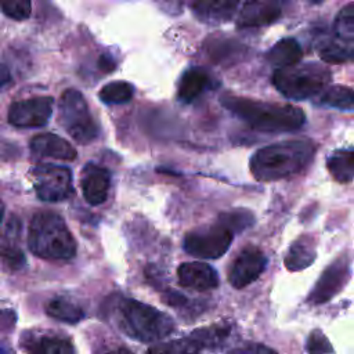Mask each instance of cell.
<instances>
[{"label": "cell", "mask_w": 354, "mask_h": 354, "mask_svg": "<svg viewBox=\"0 0 354 354\" xmlns=\"http://www.w3.org/2000/svg\"><path fill=\"white\" fill-rule=\"evenodd\" d=\"M306 350L308 354H332L333 347L321 330H313L307 339Z\"/></svg>", "instance_id": "1f68e13d"}, {"label": "cell", "mask_w": 354, "mask_h": 354, "mask_svg": "<svg viewBox=\"0 0 354 354\" xmlns=\"http://www.w3.org/2000/svg\"><path fill=\"white\" fill-rule=\"evenodd\" d=\"M354 152L348 149H337L328 156L326 166L333 178L339 183H350L353 180Z\"/></svg>", "instance_id": "44dd1931"}, {"label": "cell", "mask_w": 354, "mask_h": 354, "mask_svg": "<svg viewBox=\"0 0 354 354\" xmlns=\"http://www.w3.org/2000/svg\"><path fill=\"white\" fill-rule=\"evenodd\" d=\"M54 100L51 97H32L15 101L8 108V122L21 129L43 127L48 123L53 113Z\"/></svg>", "instance_id": "9c48e42d"}, {"label": "cell", "mask_w": 354, "mask_h": 354, "mask_svg": "<svg viewBox=\"0 0 354 354\" xmlns=\"http://www.w3.org/2000/svg\"><path fill=\"white\" fill-rule=\"evenodd\" d=\"M218 221L224 224L232 232L242 231L253 224V216L246 210H235L230 213H223L218 217Z\"/></svg>", "instance_id": "f546056e"}, {"label": "cell", "mask_w": 354, "mask_h": 354, "mask_svg": "<svg viewBox=\"0 0 354 354\" xmlns=\"http://www.w3.org/2000/svg\"><path fill=\"white\" fill-rule=\"evenodd\" d=\"M28 246L46 260H68L76 253V242L64 218L55 212H37L29 224Z\"/></svg>", "instance_id": "3957f363"}, {"label": "cell", "mask_w": 354, "mask_h": 354, "mask_svg": "<svg viewBox=\"0 0 354 354\" xmlns=\"http://www.w3.org/2000/svg\"><path fill=\"white\" fill-rule=\"evenodd\" d=\"M353 48L354 43H347L332 36L330 39H326L322 44H319L318 54L326 62L340 64L347 62L353 58Z\"/></svg>", "instance_id": "7402d4cb"}, {"label": "cell", "mask_w": 354, "mask_h": 354, "mask_svg": "<svg viewBox=\"0 0 354 354\" xmlns=\"http://www.w3.org/2000/svg\"><path fill=\"white\" fill-rule=\"evenodd\" d=\"M228 328L224 326H212V328H203L196 329L191 333V337L201 346V347H212L214 344H218L227 335Z\"/></svg>", "instance_id": "83f0119b"}, {"label": "cell", "mask_w": 354, "mask_h": 354, "mask_svg": "<svg viewBox=\"0 0 354 354\" xmlns=\"http://www.w3.org/2000/svg\"><path fill=\"white\" fill-rule=\"evenodd\" d=\"M319 102L328 106H333L342 111H353L354 94L350 87L346 86H332L324 90Z\"/></svg>", "instance_id": "cb8c5ba5"}, {"label": "cell", "mask_w": 354, "mask_h": 354, "mask_svg": "<svg viewBox=\"0 0 354 354\" xmlns=\"http://www.w3.org/2000/svg\"><path fill=\"white\" fill-rule=\"evenodd\" d=\"M100 100L105 104H124L133 97V87L127 82H112L105 84L100 93Z\"/></svg>", "instance_id": "4316f807"}, {"label": "cell", "mask_w": 354, "mask_h": 354, "mask_svg": "<svg viewBox=\"0 0 354 354\" xmlns=\"http://www.w3.org/2000/svg\"><path fill=\"white\" fill-rule=\"evenodd\" d=\"M202 347L189 336L152 346L147 354H198Z\"/></svg>", "instance_id": "484cf974"}, {"label": "cell", "mask_w": 354, "mask_h": 354, "mask_svg": "<svg viewBox=\"0 0 354 354\" xmlns=\"http://www.w3.org/2000/svg\"><path fill=\"white\" fill-rule=\"evenodd\" d=\"M11 83V73L6 65L0 62V93Z\"/></svg>", "instance_id": "8d00e7d4"}, {"label": "cell", "mask_w": 354, "mask_h": 354, "mask_svg": "<svg viewBox=\"0 0 354 354\" xmlns=\"http://www.w3.org/2000/svg\"><path fill=\"white\" fill-rule=\"evenodd\" d=\"M15 313L10 308H0V328L4 330L12 329L15 325Z\"/></svg>", "instance_id": "e575fe53"}, {"label": "cell", "mask_w": 354, "mask_h": 354, "mask_svg": "<svg viewBox=\"0 0 354 354\" xmlns=\"http://www.w3.org/2000/svg\"><path fill=\"white\" fill-rule=\"evenodd\" d=\"M104 354H133V353L129 348H126V347H118V348L109 350V351H106Z\"/></svg>", "instance_id": "f35d334b"}, {"label": "cell", "mask_w": 354, "mask_h": 354, "mask_svg": "<svg viewBox=\"0 0 354 354\" xmlns=\"http://www.w3.org/2000/svg\"><path fill=\"white\" fill-rule=\"evenodd\" d=\"M234 238V232L217 221L214 225L192 231L184 238V250L195 257L217 259L223 256Z\"/></svg>", "instance_id": "ba28073f"}, {"label": "cell", "mask_w": 354, "mask_h": 354, "mask_svg": "<svg viewBox=\"0 0 354 354\" xmlns=\"http://www.w3.org/2000/svg\"><path fill=\"white\" fill-rule=\"evenodd\" d=\"M282 14L281 0H246L238 17L239 28H260L274 24Z\"/></svg>", "instance_id": "7c38bea8"}, {"label": "cell", "mask_w": 354, "mask_h": 354, "mask_svg": "<svg viewBox=\"0 0 354 354\" xmlns=\"http://www.w3.org/2000/svg\"><path fill=\"white\" fill-rule=\"evenodd\" d=\"M163 301L167 303L169 306L171 307H181L184 304H187V297L183 296L181 293L178 292H174V290H169L163 295Z\"/></svg>", "instance_id": "d590c367"}, {"label": "cell", "mask_w": 354, "mask_h": 354, "mask_svg": "<svg viewBox=\"0 0 354 354\" xmlns=\"http://www.w3.org/2000/svg\"><path fill=\"white\" fill-rule=\"evenodd\" d=\"M109 183L111 177L106 169L94 163H87L83 167L80 176V187L84 199L90 205L95 206L106 201Z\"/></svg>", "instance_id": "4fadbf2b"}, {"label": "cell", "mask_w": 354, "mask_h": 354, "mask_svg": "<svg viewBox=\"0 0 354 354\" xmlns=\"http://www.w3.org/2000/svg\"><path fill=\"white\" fill-rule=\"evenodd\" d=\"M266 264L267 259L263 252L257 248L249 246L243 249L234 260L228 274V281L234 288L242 289L260 277L266 268Z\"/></svg>", "instance_id": "8fae6325"}, {"label": "cell", "mask_w": 354, "mask_h": 354, "mask_svg": "<svg viewBox=\"0 0 354 354\" xmlns=\"http://www.w3.org/2000/svg\"><path fill=\"white\" fill-rule=\"evenodd\" d=\"M315 145L308 140H289L260 148L250 159V171L259 181H275L301 173L311 162Z\"/></svg>", "instance_id": "6da1fadb"}, {"label": "cell", "mask_w": 354, "mask_h": 354, "mask_svg": "<svg viewBox=\"0 0 354 354\" xmlns=\"http://www.w3.org/2000/svg\"><path fill=\"white\" fill-rule=\"evenodd\" d=\"M333 36L347 43H354V6L343 7L333 22Z\"/></svg>", "instance_id": "d4e9b609"}, {"label": "cell", "mask_w": 354, "mask_h": 354, "mask_svg": "<svg viewBox=\"0 0 354 354\" xmlns=\"http://www.w3.org/2000/svg\"><path fill=\"white\" fill-rule=\"evenodd\" d=\"M3 216H4V203L0 201V224L3 221Z\"/></svg>", "instance_id": "ab89813d"}, {"label": "cell", "mask_w": 354, "mask_h": 354, "mask_svg": "<svg viewBox=\"0 0 354 354\" xmlns=\"http://www.w3.org/2000/svg\"><path fill=\"white\" fill-rule=\"evenodd\" d=\"M241 0H194L192 12L203 24L220 25L231 19Z\"/></svg>", "instance_id": "2e32d148"}, {"label": "cell", "mask_w": 354, "mask_h": 354, "mask_svg": "<svg viewBox=\"0 0 354 354\" xmlns=\"http://www.w3.org/2000/svg\"><path fill=\"white\" fill-rule=\"evenodd\" d=\"M0 264L10 271H17L25 266V256L22 250L11 243L0 246Z\"/></svg>", "instance_id": "f1b7e54d"}, {"label": "cell", "mask_w": 354, "mask_h": 354, "mask_svg": "<svg viewBox=\"0 0 354 354\" xmlns=\"http://www.w3.org/2000/svg\"><path fill=\"white\" fill-rule=\"evenodd\" d=\"M350 278V260L346 256H340L330 263L319 275L313 292L308 295V301L313 304H321L330 300L337 295Z\"/></svg>", "instance_id": "30bf717a"}, {"label": "cell", "mask_w": 354, "mask_h": 354, "mask_svg": "<svg viewBox=\"0 0 354 354\" xmlns=\"http://www.w3.org/2000/svg\"><path fill=\"white\" fill-rule=\"evenodd\" d=\"M220 102L225 109L259 131H293L306 122L304 112L288 104H271L236 95H224Z\"/></svg>", "instance_id": "7a4b0ae2"}, {"label": "cell", "mask_w": 354, "mask_h": 354, "mask_svg": "<svg viewBox=\"0 0 354 354\" xmlns=\"http://www.w3.org/2000/svg\"><path fill=\"white\" fill-rule=\"evenodd\" d=\"M30 177L36 195L44 202H59L73 192L72 173L65 166L37 165L30 170Z\"/></svg>", "instance_id": "52a82bcc"}, {"label": "cell", "mask_w": 354, "mask_h": 354, "mask_svg": "<svg viewBox=\"0 0 354 354\" xmlns=\"http://www.w3.org/2000/svg\"><path fill=\"white\" fill-rule=\"evenodd\" d=\"M153 1L167 15L176 17L183 11L184 0H153Z\"/></svg>", "instance_id": "836d02e7"}, {"label": "cell", "mask_w": 354, "mask_h": 354, "mask_svg": "<svg viewBox=\"0 0 354 354\" xmlns=\"http://www.w3.org/2000/svg\"><path fill=\"white\" fill-rule=\"evenodd\" d=\"M58 116L64 130L79 144H88L98 136V126L90 113L88 105L76 88H68L62 93Z\"/></svg>", "instance_id": "8992f818"}, {"label": "cell", "mask_w": 354, "mask_h": 354, "mask_svg": "<svg viewBox=\"0 0 354 354\" xmlns=\"http://www.w3.org/2000/svg\"><path fill=\"white\" fill-rule=\"evenodd\" d=\"M212 77L210 75L199 66L187 69L178 83L177 97L184 104L194 102L205 90L210 87Z\"/></svg>", "instance_id": "e0dca14e"}, {"label": "cell", "mask_w": 354, "mask_h": 354, "mask_svg": "<svg viewBox=\"0 0 354 354\" xmlns=\"http://www.w3.org/2000/svg\"><path fill=\"white\" fill-rule=\"evenodd\" d=\"M0 8L8 18L24 21L30 15L32 0H0Z\"/></svg>", "instance_id": "4dcf8cb0"}, {"label": "cell", "mask_w": 354, "mask_h": 354, "mask_svg": "<svg viewBox=\"0 0 354 354\" xmlns=\"http://www.w3.org/2000/svg\"><path fill=\"white\" fill-rule=\"evenodd\" d=\"M118 319L120 329L140 342H158L174 329L173 319L167 314L136 299H120Z\"/></svg>", "instance_id": "277c9868"}, {"label": "cell", "mask_w": 354, "mask_h": 354, "mask_svg": "<svg viewBox=\"0 0 354 354\" xmlns=\"http://www.w3.org/2000/svg\"><path fill=\"white\" fill-rule=\"evenodd\" d=\"M301 57H303L301 47L292 37L279 40L270 48L267 54V59L270 61V64L277 66V69L293 66L300 62Z\"/></svg>", "instance_id": "ffe728a7"}, {"label": "cell", "mask_w": 354, "mask_h": 354, "mask_svg": "<svg viewBox=\"0 0 354 354\" xmlns=\"http://www.w3.org/2000/svg\"><path fill=\"white\" fill-rule=\"evenodd\" d=\"M98 66L105 71V72H111L113 68H115V61L109 57V55H102L100 58V62H98Z\"/></svg>", "instance_id": "74e56055"}, {"label": "cell", "mask_w": 354, "mask_h": 354, "mask_svg": "<svg viewBox=\"0 0 354 354\" xmlns=\"http://www.w3.org/2000/svg\"><path fill=\"white\" fill-rule=\"evenodd\" d=\"M30 152L37 158H53L62 160H73L76 149L62 137L53 133H41L30 140Z\"/></svg>", "instance_id": "9a60e30c"}, {"label": "cell", "mask_w": 354, "mask_h": 354, "mask_svg": "<svg viewBox=\"0 0 354 354\" xmlns=\"http://www.w3.org/2000/svg\"><path fill=\"white\" fill-rule=\"evenodd\" d=\"M228 354H279L278 351L267 347L264 344H246L242 347H236L228 351Z\"/></svg>", "instance_id": "d6a6232c"}, {"label": "cell", "mask_w": 354, "mask_h": 354, "mask_svg": "<svg viewBox=\"0 0 354 354\" xmlns=\"http://www.w3.org/2000/svg\"><path fill=\"white\" fill-rule=\"evenodd\" d=\"M315 256L317 250L314 238L303 235L290 245L283 263L289 271H301L314 263Z\"/></svg>", "instance_id": "d6986e66"}, {"label": "cell", "mask_w": 354, "mask_h": 354, "mask_svg": "<svg viewBox=\"0 0 354 354\" xmlns=\"http://www.w3.org/2000/svg\"><path fill=\"white\" fill-rule=\"evenodd\" d=\"M46 313L51 318L68 324H76L84 317L83 310L77 304L64 297H54L50 300L46 306Z\"/></svg>", "instance_id": "603a6c76"}, {"label": "cell", "mask_w": 354, "mask_h": 354, "mask_svg": "<svg viewBox=\"0 0 354 354\" xmlns=\"http://www.w3.org/2000/svg\"><path fill=\"white\" fill-rule=\"evenodd\" d=\"M25 347L30 354H75L73 344L69 339L53 333L26 335Z\"/></svg>", "instance_id": "ac0fdd59"}, {"label": "cell", "mask_w": 354, "mask_h": 354, "mask_svg": "<svg viewBox=\"0 0 354 354\" xmlns=\"http://www.w3.org/2000/svg\"><path fill=\"white\" fill-rule=\"evenodd\" d=\"M177 277L181 286L195 290H207L218 286V275L216 270L206 263H183L177 268Z\"/></svg>", "instance_id": "5bb4252c"}, {"label": "cell", "mask_w": 354, "mask_h": 354, "mask_svg": "<svg viewBox=\"0 0 354 354\" xmlns=\"http://www.w3.org/2000/svg\"><path fill=\"white\" fill-rule=\"evenodd\" d=\"M329 82V71L315 62L277 69L272 76L275 88L290 100H306L317 95L326 88Z\"/></svg>", "instance_id": "5b68a950"}, {"label": "cell", "mask_w": 354, "mask_h": 354, "mask_svg": "<svg viewBox=\"0 0 354 354\" xmlns=\"http://www.w3.org/2000/svg\"><path fill=\"white\" fill-rule=\"evenodd\" d=\"M310 1H313V3H321V1H324V0H310Z\"/></svg>", "instance_id": "60d3db41"}]
</instances>
